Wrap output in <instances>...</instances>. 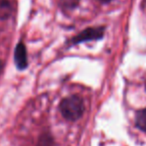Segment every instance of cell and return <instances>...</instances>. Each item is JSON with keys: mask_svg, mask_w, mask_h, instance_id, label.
Returning a JSON list of instances; mask_svg holds the SVG:
<instances>
[{"mask_svg": "<svg viewBox=\"0 0 146 146\" xmlns=\"http://www.w3.org/2000/svg\"><path fill=\"white\" fill-rule=\"evenodd\" d=\"M61 115L68 121H76L80 119L84 113L85 106L81 96L72 94L63 98L59 104Z\"/></svg>", "mask_w": 146, "mask_h": 146, "instance_id": "1", "label": "cell"}, {"mask_svg": "<svg viewBox=\"0 0 146 146\" xmlns=\"http://www.w3.org/2000/svg\"><path fill=\"white\" fill-rule=\"evenodd\" d=\"M104 34H105V26L88 27L72 37L67 44L70 45V46H74V45L90 42V41H98L103 38Z\"/></svg>", "mask_w": 146, "mask_h": 146, "instance_id": "2", "label": "cell"}, {"mask_svg": "<svg viewBox=\"0 0 146 146\" xmlns=\"http://www.w3.org/2000/svg\"><path fill=\"white\" fill-rule=\"evenodd\" d=\"M14 61H15L16 67L19 70H24L28 66L27 59V51H26L25 45L22 42H19L15 48L14 52Z\"/></svg>", "mask_w": 146, "mask_h": 146, "instance_id": "3", "label": "cell"}, {"mask_svg": "<svg viewBox=\"0 0 146 146\" xmlns=\"http://www.w3.org/2000/svg\"><path fill=\"white\" fill-rule=\"evenodd\" d=\"M13 7L8 0H0V19H7L11 16Z\"/></svg>", "mask_w": 146, "mask_h": 146, "instance_id": "4", "label": "cell"}, {"mask_svg": "<svg viewBox=\"0 0 146 146\" xmlns=\"http://www.w3.org/2000/svg\"><path fill=\"white\" fill-rule=\"evenodd\" d=\"M135 125L141 131L146 132V108L138 110L135 115Z\"/></svg>", "mask_w": 146, "mask_h": 146, "instance_id": "5", "label": "cell"}, {"mask_svg": "<svg viewBox=\"0 0 146 146\" xmlns=\"http://www.w3.org/2000/svg\"><path fill=\"white\" fill-rule=\"evenodd\" d=\"M80 0H59V5L65 11L73 10L79 5Z\"/></svg>", "mask_w": 146, "mask_h": 146, "instance_id": "6", "label": "cell"}, {"mask_svg": "<svg viewBox=\"0 0 146 146\" xmlns=\"http://www.w3.org/2000/svg\"><path fill=\"white\" fill-rule=\"evenodd\" d=\"M53 145V137L50 133H44L39 137L38 146H52Z\"/></svg>", "mask_w": 146, "mask_h": 146, "instance_id": "7", "label": "cell"}, {"mask_svg": "<svg viewBox=\"0 0 146 146\" xmlns=\"http://www.w3.org/2000/svg\"><path fill=\"white\" fill-rule=\"evenodd\" d=\"M101 3H109V2H111L112 0H99Z\"/></svg>", "mask_w": 146, "mask_h": 146, "instance_id": "8", "label": "cell"}, {"mask_svg": "<svg viewBox=\"0 0 146 146\" xmlns=\"http://www.w3.org/2000/svg\"><path fill=\"white\" fill-rule=\"evenodd\" d=\"M2 69H3V65H2L1 61H0V74H1V72H2Z\"/></svg>", "mask_w": 146, "mask_h": 146, "instance_id": "9", "label": "cell"}]
</instances>
